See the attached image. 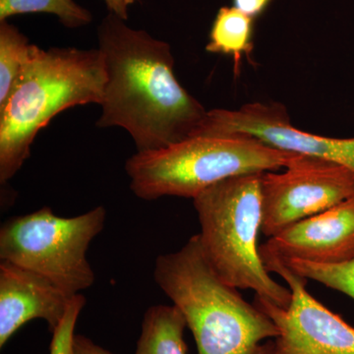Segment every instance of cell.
<instances>
[{"label": "cell", "mask_w": 354, "mask_h": 354, "mask_svg": "<svg viewBox=\"0 0 354 354\" xmlns=\"http://www.w3.org/2000/svg\"><path fill=\"white\" fill-rule=\"evenodd\" d=\"M106 84L99 128L120 127L137 152L195 136L208 111L178 82L169 44L109 13L97 27Z\"/></svg>", "instance_id": "6da1fadb"}, {"label": "cell", "mask_w": 354, "mask_h": 354, "mask_svg": "<svg viewBox=\"0 0 354 354\" xmlns=\"http://www.w3.org/2000/svg\"><path fill=\"white\" fill-rule=\"evenodd\" d=\"M153 279L183 313L198 353H272L276 324L218 277L198 234L179 250L158 256Z\"/></svg>", "instance_id": "7a4b0ae2"}, {"label": "cell", "mask_w": 354, "mask_h": 354, "mask_svg": "<svg viewBox=\"0 0 354 354\" xmlns=\"http://www.w3.org/2000/svg\"><path fill=\"white\" fill-rule=\"evenodd\" d=\"M101 51L76 48L43 50L32 44L19 83L0 108V183L20 171L39 130L62 111L101 104L106 84Z\"/></svg>", "instance_id": "3957f363"}, {"label": "cell", "mask_w": 354, "mask_h": 354, "mask_svg": "<svg viewBox=\"0 0 354 354\" xmlns=\"http://www.w3.org/2000/svg\"><path fill=\"white\" fill-rule=\"evenodd\" d=\"M295 156L243 134L193 136L160 150L137 152L128 158L125 171L140 199H194L230 177L285 169Z\"/></svg>", "instance_id": "277c9868"}, {"label": "cell", "mask_w": 354, "mask_h": 354, "mask_svg": "<svg viewBox=\"0 0 354 354\" xmlns=\"http://www.w3.org/2000/svg\"><path fill=\"white\" fill-rule=\"evenodd\" d=\"M261 174L230 177L193 199L203 252L221 279L286 308L291 292L270 276L259 252Z\"/></svg>", "instance_id": "5b68a950"}, {"label": "cell", "mask_w": 354, "mask_h": 354, "mask_svg": "<svg viewBox=\"0 0 354 354\" xmlns=\"http://www.w3.org/2000/svg\"><path fill=\"white\" fill-rule=\"evenodd\" d=\"M106 220L104 206L72 218L48 207L13 216L0 228V261L39 272L74 297L94 285L87 251Z\"/></svg>", "instance_id": "8992f818"}, {"label": "cell", "mask_w": 354, "mask_h": 354, "mask_svg": "<svg viewBox=\"0 0 354 354\" xmlns=\"http://www.w3.org/2000/svg\"><path fill=\"white\" fill-rule=\"evenodd\" d=\"M283 169L261 176V232L269 239L354 196V171L346 165L297 155Z\"/></svg>", "instance_id": "52a82bcc"}, {"label": "cell", "mask_w": 354, "mask_h": 354, "mask_svg": "<svg viewBox=\"0 0 354 354\" xmlns=\"http://www.w3.org/2000/svg\"><path fill=\"white\" fill-rule=\"evenodd\" d=\"M264 265L270 274L274 272L286 281L291 292L286 308L256 297V306L279 330L272 354H354V328L310 295L307 279L281 261Z\"/></svg>", "instance_id": "ba28073f"}, {"label": "cell", "mask_w": 354, "mask_h": 354, "mask_svg": "<svg viewBox=\"0 0 354 354\" xmlns=\"http://www.w3.org/2000/svg\"><path fill=\"white\" fill-rule=\"evenodd\" d=\"M232 134L253 137L285 152L332 160L354 171V138H330L301 131L291 124L288 111L277 102H251L237 109L208 111L195 136Z\"/></svg>", "instance_id": "9c48e42d"}, {"label": "cell", "mask_w": 354, "mask_h": 354, "mask_svg": "<svg viewBox=\"0 0 354 354\" xmlns=\"http://www.w3.org/2000/svg\"><path fill=\"white\" fill-rule=\"evenodd\" d=\"M263 263L305 261L339 265L354 259V196L270 237L259 247Z\"/></svg>", "instance_id": "30bf717a"}, {"label": "cell", "mask_w": 354, "mask_h": 354, "mask_svg": "<svg viewBox=\"0 0 354 354\" xmlns=\"http://www.w3.org/2000/svg\"><path fill=\"white\" fill-rule=\"evenodd\" d=\"M74 297L39 272L0 261V348L35 319L46 321L53 334Z\"/></svg>", "instance_id": "8fae6325"}, {"label": "cell", "mask_w": 354, "mask_h": 354, "mask_svg": "<svg viewBox=\"0 0 354 354\" xmlns=\"http://www.w3.org/2000/svg\"><path fill=\"white\" fill-rule=\"evenodd\" d=\"M180 310L172 305H155L147 310L135 354H187Z\"/></svg>", "instance_id": "7c38bea8"}, {"label": "cell", "mask_w": 354, "mask_h": 354, "mask_svg": "<svg viewBox=\"0 0 354 354\" xmlns=\"http://www.w3.org/2000/svg\"><path fill=\"white\" fill-rule=\"evenodd\" d=\"M253 29L254 18L236 7H221L212 25L206 50L230 55L239 64L252 50Z\"/></svg>", "instance_id": "4fadbf2b"}, {"label": "cell", "mask_w": 354, "mask_h": 354, "mask_svg": "<svg viewBox=\"0 0 354 354\" xmlns=\"http://www.w3.org/2000/svg\"><path fill=\"white\" fill-rule=\"evenodd\" d=\"M32 44L15 26L0 21V108L8 101L24 73Z\"/></svg>", "instance_id": "5bb4252c"}, {"label": "cell", "mask_w": 354, "mask_h": 354, "mask_svg": "<svg viewBox=\"0 0 354 354\" xmlns=\"http://www.w3.org/2000/svg\"><path fill=\"white\" fill-rule=\"evenodd\" d=\"M29 13L53 14L69 29L83 27L93 21L92 13L74 0H0V21Z\"/></svg>", "instance_id": "9a60e30c"}, {"label": "cell", "mask_w": 354, "mask_h": 354, "mask_svg": "<svg viewBox=\"0 0 354 354\" xmlns=\"http://www.w3.org/2000/svg\"><path fill=\"white\" fill-rule=\"evenodd\" d=\"M283 263L302 278L313 279L327 288L344 293L354 300V259L339 265L314 264L300 260Z\"/></svg>", "instance_id": "2e32d148"}, {"label": "cell", "mask_w": 354, "mask_h": 354, "mask_svg": "<svg viewBox=\"0 0 354 354\" xmlns=\"http://www.w3.org/2000/svg\"><path fill=\"white\" fill-rule=\"evenodd\" d=\"M86 304V298L83 295L74 297L70 304L68 311L65 315L64 321L60 324L51 339L50 354H70L71 342L75 335V327L79 315Z\"/></svg>", "instance_id": "e0dca14e"}, {"label": "cell", "mask_w": 354, "mask_h": 354, "mask_svg": "<svg viewBox=\"0 0 354 354\" xmlns=\"http://www.w3.org/2000/svg\"><path fill=\"white\" fill-rule=\"evenodd\" d=\"M70 354H113L83 335H74Z\"/></svg>", "instance_id": "ac0fdd59"}, {"label": "cell", "mask_w": 354, "mask_h": 354, "mask_svg": "<svg viewBox=\"0 0 354 354\" xmlns=\"http://www.w3.org/2000/svg\"><path fill=\"white\" fill-rule=\"evenodd\" d=\"M272 0H234V6L255 19L264 12Z\"/></svg>", "instance_id": "d6986e66"}, {"label": "cell", "mask_w": 354, "mask_h": 354, "mask_svg": "<svg viewBox=\"0 0 354 354\" xmlns=\"http://www.w3.org/2000/svg\"><path fill=\"white\" fill-rule=\"evenodd\" d=\"M109 9V13L118 16L120 19L127 21L128 8L138 0H102Z\"/></svg>", "instance_id": "ffe728a7"}]
</instances>
